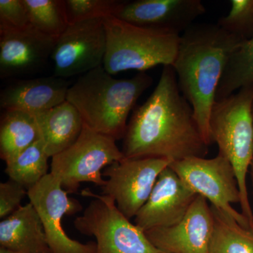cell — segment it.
<instances>
[{
	"mask_svg": "<svg viewBox=\"0 0 253 253\" xmlns=\"http://www.w3.org/2000/svg\"><path fill=\"white\" fill-rule=\"evenodd\" d=\"M56 42L32 25L22 31L0 33V78L39 71L51 59Z\"/></svg>",
	"mask_w": 253,
	"mask_h": 253,
	"instance_id": "9a60e30c",
	"label": "cell"
},
{
	"mask_svg": "<svg viewBox=\"0 0 253 253\" xmlns=\"http://www.w3.org/2000/svg\"><path fill=\"white\" fill-rule=\"evenodd\" d=\"M250 169H251V180H252V184L253 187V158L252 160V162H251V166H250Z\"/></svg>",
	"mask_w": 253,
	"mask_h": 253,
	"instance_id": "f1b7e54d",
	"label": "cell"
},
{
	"mask_svg": "<svg viewBox=\"0 0 253 253\" xmlns=\"http://www.w3.org/2000/svg\"><path fill=\"white\" fill-rule=\"evenodd\" d=\"M242 42L217 23L193 24L180 37L172 66L208 146L212 144L210 118L218 86L231 54Z\"/></svg>",
	"mask_w": 253,
	"mask_h": 253,
	"instance_id": "7a4b0ae2",
	"label": "cell"
},
{
	"mask_svg": "<svg viewBox=\"0 0 253 253\" xmlns=\"http://www.w3.org/2000/svg\"><path fill=\"white\" fill-rule=\"evenodd\" d=\"M41 139L34 115L4 111L0 122V157L8 162Z\"/></svg>",
	"mask_w": 253,
	"mask_h": 253,
	"instance_id": "d6986e66",
	"label": "cell"
},
{
	"mask_svg": "<svg viewBox=\"0 0 253 253\" xmlns=\"http://www.w3.org/2000/svg\"><path fill=\"white\" fill-rule=\"evenodd\" d=\"M104 23L107 49L103 66L112 76L174 63L181 35L136 26L113 16L104 18Z\"/></svg>",
	"mask_w": 253,
	"mask_h": 253,
	"instance_id": "5b68a950",
	"label": "cell"
},
{
	"mask_svg": "<svg viewBox=\"0 0 253 253\" xmlns=\"http://www.w3.org/2000/svg\"><path fill=\"white\" fill-rule=\"evenodd\" d=\"M28 197L41 217L53 253H96V243L82 244L63 230V216L76 214L82 206L77 200L68 197L67 191L51 173L28 190Z\"/></svg>",
	"mask_w": 253,
	"mask_h": 253,
	"instance_id": "8fae6325",
	"label": "cell"
},
{
	"mask_svg": "<svg viewBox=\"0 0 253 253\" xmlns=\"http://www.w3.org/2000/svg\"><path fill=\"white\" fill-rule=\"evenodd\" d=\"M214 219L211 206L198 196L184 218L169 227L145 231L157 249L167 253H209Z\"/></svg>",
	"mask_w": 253,
	"mask_h": 253,
	"instance_id": "7c38bea8",
	"label": "cell"
},
{
	"mask_svg": "<svg viewBox=\"0 0 253 253\" xmlns=\"http://www.w3.org/2000/svg\"><path fill=\"white\" fill-rule=\"evenodd\" d=\"M199 196L168 166L158 176L147 201L139 210L134 224L147 231L179 222Z\"/></svg>",
	"mask_w": 253,
	"mask_h": 253,
	"instance_id": "4fadbf2b",
	"label": "cell"
},
{
	"mask_svg": "<svg viewBox=\"0 0 253 253\" xmlns=\"http://www.w3.org/2000/svg\"><path fill=\"white\" fill-rule=\"evenodd\" d=\"M253 84L237 93L216 100L210 118L211 141L231 163L241 195V213L253 231V212L250 204L247 174L253 158Z\"/></svg>",
	"mask_w": 253,
	"mask_h": 253,
	"instance_id": "277c9868",
	"label": "cell"
},
{
	"mask_svg": "<svg viewBox=\"0 0 253 253\" xmlns=\"http://www.w3.org/2000/svg\"><path fill=\"white\" fill-rule=\"evenodd\" d=\"M125 158L116 140L93 130L85 124L77 141L51 158L50 173L68 194L77 191L81 183L102 187L105 168Z\"/></svg>",
	"mask_w": 253,
	"mask_h": 253,
	"instance_id": "52a82bcc",
	"label": "cell"
},
{
	"mask_svg": "<svg viewBox=\"0 0 253 253\" xmlns=\"http://www.w3.org/2000/svg\"><path fill=\"white\" fill-rule=\"evenodd\" d=\"M229 14L217 24L224 31L246 41L253 38V0H231Z\"/></svg>",
	"mask_w": 253,
	"mask_h": 253,
	"instance_id": "cb8c5ba5",
	"label": "cell"
},
{
	"mask_svg": "<svg viewBox=\"0 0 253 253\" xmlns=\"http://www.w3.org/2000/svg\"></svg>",
	"mask_w": 253,
	"mask_h": 253,
	"instance_id": "f546056e",
	"label": "cell"
},
{
	"mask_svg": "<svg viewBox=\"0 0 253 253\" xmlns=\"http://www.w3.org/2000/svg\"><path fill=\"white\" fill-rule=\"evenodd\" d=\"M32 26L57 40L69 25L64 0H23Z\"/></svg>",
	"mask_w": 253,
	"mask_h": 253,
	"instance_id": "603a6c76",
	"label": "cell"
},
{
	"mask_svg": "<svg viewBox=\"0 0 253 253\" xmlns=\"http://www.w3.org/2000/svg\"><path fill=\"white\" fill-rule=\"evenodd\" d=\"M106 49L104 19L70 23L56 40L51 54L54 76L67 79L103 66Z\"/></svg>",
	"mask_w": 253,
	"mask_h": 253,
	"instance_id": "30bf717a",
	"label": "cell"
},
{
	"mask_svg": "<svg viewBox=\"0 0 253 253\" xmlns=\"http://www.w3.org/2000/svg\"><path fill=\"white\" fill-rule=\"evenodd\" d=\"M49 158L40 139L6 162L5 172L9 179L28 190L49 174Z\"/></svg>",
	"mask_w": 253,
	"mask_h": 253,
	"instance_id": "44dd1931",
	"label": "cell"
},
{
	"mask_svg": "<svg viewBox=\"0 0 253 253\" xmlns=\"http://www.w3.org/2000/svg\"><path fill=\"white\" fill-rule=\"evenodd\" d=\"M31 26L23 0H0V33L22 31Z\"/></svg>",
	"mask_w": 253,
	"mask_h": 253,
	"instance_id": "484cf974",
	"label": "cell"
},
{
	"mask_svg": "<svg viewBox=\"0 0 253 253\" xmlns=\"http://www.w3.org/2000/svg\"><path fill=\"white\" fill-rule=\"evenodd\" d=\"M82 195L92 200L75 219L74 226L83 235L95 238L96 253H167L157 249L111 197L89 189L83 190Z\"/></svg>",
	"mask_w": 253,
	"mask_h": 253,
	"instance_id": "8992f818",
	"label": "cell"
},
{
	"mask_svg": "<svg viewBox=\"0 0 253 253\" xmlns=\"http://www.w3.org/2000/svg\"><path fill=\"white\" fill-rule=\"evenodd\" d=\"M253 84V38L242 42L231 54L218 86L216 100L228 97Z\"/></svg>",
	"mask_w": 253,
	"mask_h": 253,
	"instance_id": "7402d4cb",
	"label": "cell"
},
{
	"mask_svg": "<svg viewBox=\"0 0 253 253\" xmlns=\"http://www.w3.org/2000/svg\"><path fill=\"white\" fill-rule=\"evenodd\" d=\"M28 196V189L16 181L9 180L0 184V218L4 219L21 207V203Z\"/></svg>",
	"mask_w": 253,
	"mask_h": 253,
	"instance_id": "4316f807",
	"label": "cell"
},
{
	"mask_svg": "<svg viewBox=\"0 0 253 253\" xmlns=\"http://www.w3.org/2000/svg\"><path fill=\"white\" fill-rule=\"evenodd\" d=\"M0 253H19L14 252V251H10V250L5 249V248L0 247Z\"/></svg>",
	"mask_w": 253,
	"mask_h": 253,
	"instance_id": "83f0119b",
	"label": "cell"
},
{
	"mask_svg": "<svg viewBox=\"0 0 253 253\" xmlns=\"http://www.w3.org/2000/svg\"><path fill=\"white\" fill-rule=\"evenodd\" d=\"M205 142L194 110L181 94L172 66H163L157 86L133 113L123 138L126 158L205 157Z\"/></svg>",
	"mask_w": 253,
	"mask_h": 253,
	"instance_id": "6da1fadb",
	"label": "cell"
},
{
	"mask_svg": "<svg viewBox=\"0 0 253 253\" xmlns=\"http://www.w3.org/2000/svg\"><path fill=\"white\" fill-rule=\"evenodd\" d=\"M123 1L118 0H66L70 23L113 16Z\"/></svg>",
	"mask_w": 253,
	"mask_h": 253,
	"instance_id": "d4e9b609",
	"label": "cell"
},
{
	"mask_svg": "<svg viewBox=\"0 0 253 253\" xmlns=\"http://www.w3.org/2000/svg\"><path fill=\"white\" fill-rule=\"evenodd\" d=\"M34 116L41 140L49 158L72 146L84 127L81 113L67 100Z\"/></svg>",
	"mask_w": 253,
	"mask_h": 253,
	"instance_id": "ac0fdd59",
	"label": "cell"
},
{
	"mask_svg": "<svg viewBox=\"0 0 253 253\" xmlns=\"http://www.w3.org/2000/svg\"><path fill=\"white\" fill-rule=\"evenodd\" d=\"M169 167L196 194L204 196L243 227L251 229L244 214L232 207V204H240L241 195L234 169L223 155L186 158L173 161Z\"/></svg>",
	"mask_w": 253,
	"mask_h": 253,
	"instance_id": "ba28073f",
	"label": "cell"
},
{
	"mask_svg": "<svg viewBox=\"0 0 253 253\" xmlns=\"http://www.w3.org/2000/svg\"><path fill=\"white\" fill-rule=\"evenodd\" d=\"M153 84L146 72L129 79H116L104 66L79 76L70 86L66 100L81 113L86 126L93 130L123 139L129 113L136 101Z\"/></svg>",
	"mask_w": 253,
	"mask_h": 253,
	"instance_id": "3957f363",
	"label": "cell"
},
{
	"mask_svg": "<svg viewBox=\"0 0 253 253\" xmlns=\"http://www.w3.org/2000/svg\"><path fill=\"white\" fill-rule=\"evenodd\" d=\"M71 85L67 80L55 76L21 80L1 90L0 106L4 111L38 114L66 101Z\"/></svg>",
	"mask_w": 253,
	"mask_h": 253,
	"instance_id": "2e32d148",
	"label": "cell"
},
{
	"mask_svg": "<svg viewBox=\"0 0 253 253\" xmlns=\"http://www.w3.org/2000/svg\"><path fill=\"white\" fill-rule=\"evenodd\" d=\"M214 232L209 253H253V231L211 206Z\"/></svg>",
	"mask_w": 253,
	"mask_h": 253,
	"instance_id": "ffe728a7",
	"label": "cell"
},
{
	"mask_svg": "<svg viewBox=\"0 0 253 253\" xmlns=\"http://www.w3.org/2000/svg\"><path fill=\"white\" fill-rule=\"evenodd\" d=\"M172 162L166 158H123L103 171V176L107 177L101 187L103 194L113 199L128 219L135 217L149 199L158 176Z\"/></svg>",
	"mask_w": 253,
	"mask_h": 253,
	"instance_id": "9c48e42d",
	"label": "cell"
},
{
	"mask_svg": "<svg viewBox=\"0 0 253 253\" xmlns=\"http://www.w3.org/2000/svg\"><path fill=\"white\" fill-rule=\"evenodd\" d=\"M0 247L19 253H53L41 217L31 203L1 221Z\"/></svg>",
	"mask_w": 253,
	"mask_h": 253,
	"instance_id": "e0dca14e",
	"label": "cell"
},
{
	"mask_svg": "<svg viewBox=\"0 0 253 253\" xmlns=\"http://www.w3.org/2000/svg\"><path fill=\"white\" fill-rule=\"evenodd\" d=\"M201 0L123 1L113 16L141 27L181 34L206 13Z\"/></svg>",
	"mask_w": 253,
	"mask_h": 253,
	"instance_id": "5bb4252c",
	"label": "cell"
}]
</instances>
